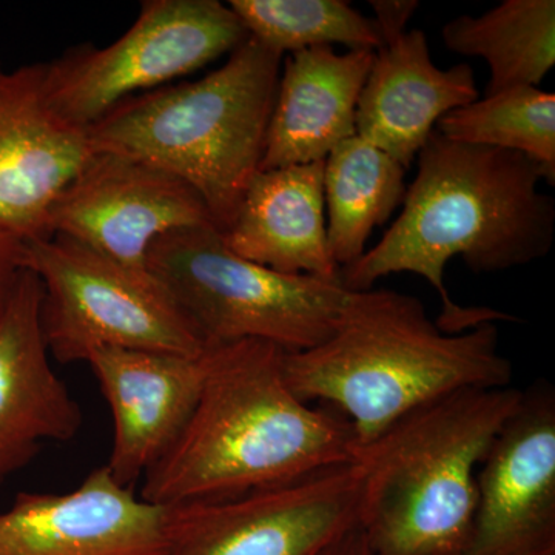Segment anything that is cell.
Masks as SVG:
<instances>
[{"label": "cell", "instance_id": "cell-1", "mask_svg": "<svg viewBox=\"0 0 555 555\" xmlns=\"http://www.w3.org/2000/svg\"><path fill=\"white\" fill-rule=\"evenodd\" d=\"M554 184L534 159L507 150L449 141L434 131L418 153V171L406 189L403 211L363 257L339 272L352 292L374 288L392 273H415L440 295L437 326L460 334L516 318L489 308H462L444 286L449 259L474 272H500L546 257L554 243V199L540 182Z\"/></svg>", "mask_w": 555, "mask_h": 555}, {"label": "cell", "instance_id": "cell-2", "mask_svg": "<svg viewBox=\"0 0 555 555\" xmlns=\"http://www.w3.org/2000/svg\"><path fill=\"white\" fill-rule=\"evenodd\" d=\"M207 349L198 404L142 478V500L175 506L230 499L356 462L349 420L288 386L286 350L257 339Z\"/></svg>", "mask_w": 555, "mask_h": 555}, {"label": "cell", "instance_id": "cell-3", "mask_svg": "<svg viewBox=\"0 0 555 555\" xmlns=\"http://www.w3.org/2000/svg\"><path fill=\"white\" fill-rule=\"evenodd\" d=\"M284 372L302 401L341 411L358 449L440 398L513 383L495 323L447 334L420 299L387 288L356 292L338 331L323 345L287 352Z\"/></svg>", "mask_w": 555, "mask_h": 555}, {"label": "cell", "instance_id": "cell-4", "mask_svg": "<svg viewBox=\"0 0 555 555\" xmlns=\"http://www.w3.org/2000/svg\"><path fill=\"white\" fill-rule=\"evenodd\" d=\"M521 390L467 389L404 415L357 451L358 525L375 555H463L477 476Z\"/></svg>", "mask_w": 555, "mask_h": 555}, {"label": "cell", "instance_id": "cell-5", "mask_svg": "<svg viewBox=\"0 0 555 555\" xmlns=\"http://www.w3.org/2000/svg\"><path fill=\"white\" fill-rule=\"evenodd\" d=\"M281 62L248 38L204 78L120 102L87 129L90 147L181 179L224 233L261 166Z\"/></svg>", "mask_w": 555, "mask_h": 555}, {"label": "cell", "instance_id": "cell-6", "mask_svg": "<svg viewBox=\"0 0 555 555\" xmlns=\"http://www.w3.org/2000/svg\"><path fill=\"white\" fill-rule=\"evenodd\" d=\"M147 268L206 347L257 339L302 352L338 331L356 297L339 278L291 275L238 257L215 225L160 236Z\"/></svg>", "mask_w": 555, "mask_h": 555}, {"label": "cell", "instance_id": "cell-7", "mask_svg": "<svg viewBox=\"0 0 555 555\" xmlns=\"http://www.w3.org/2000/svg\"><path fill=\"white\" fill-rule=\"evenodd\" d=\"M27 269L42 283V327L50 356L87 361L104 347L198 356L195 328L158 280L67 236L28 241Z\"/></svg>", "mask_w": 555, "mask_h": 555}, {"label": "cell", "instance_id": "cell-8", "mask_svg": "<svg viewBox=\"0 0 555 555\" xmlns=\"http://www.w3.org/2000/svg\"><path fill=\"white\" fill-rule=\"evenodd\" d=\"M247 39L218 0H145L108 47L82 43L47 64V100L57 116L87 130L120 102L206 67Z\"/></svg>", "mask_w": 555, "mask_h": 555}, {"label": "cell", "instance_id": "cell-9", "mask_svg": "<svg viewBox=\"0 0 555 555\" xmlns=\"http://www.w3.org/2000/svg\"><path fill=\"white\" fill-rule=\"evenodd\" d=\"M356 463L230 499L170 506L166 555H318L358 524Z\"/></svg>", "mask_w": 555, "mask_h": 555}, {"label": "cell", "instance_id": "cell-10", "mask_svg": "<svg viewBox=\"0 0 555 555\" xmlns=\"http://www.w3.org/2000/svg\"><path fill=\"white\" fill-rule=\"evenodd\" d=\"M203 225L215 222L190 185L147 164L105 152H93L62 190L49 217L50 236H67L142 272L149 270V250L156 240Z\"/></svg>", "mask_w": 555, "mask_h": 555}, {"label": "cell", "instance_id": "cell-11", "mask_svg": "<svg viewBox=\"0 0 555 555\" xmlns=\"http://www.w3.org/2000/svg\"><path fill=\"white\" fill-rule=\"evenodd\" d=\"M463 555H555V392L521 390L481 462L477 505Z\"/></svg>", "mask_w": 555, "mask_h": 555}, {"label": "cell", "instance_id": "cell-12", "mask_svg": "<svg viewBox=\"0 0 555 555\" xmlns=\"http://www.w3.org/2000/svg\"><path fill=\"white\" fill-rule=\"evenodd\" d=\"M170 516L101 466L65 494L17 495L0 513V555H166Z\"/></svg>", "mask_w": 555, "mask_h": 555}, {"label": "cell", "instance_id": "cell-13", "mask_svg": "<svg viewBox=\"0 0 555 555\" xmlns=\"http://www.w3.org/2000/svg\"><path fill=\"white\" fill-rule=\"evenodd\" d=\"M47 64L0 61V229L24 241L49 238L51 207L93 155L87 130L50 107Z\"/></svg>", "mask_w": 555, "mask_h": 555}, {"label": "cell", "instance_id": "cell-14", "mask_svg": "<svg viewBox=\"0 0 555 555\" xmlns=\"http://www.w3.org/2000/svg\"><path fill=\"white\" fill-rule=\"evenodd\" d=\"M90 364L113 420L107 466L133 488L173 447L203 392L208 349L198 356L104 347Z\"/></svg>", "mask_w": 555, "mask_h": 555}, {"label": "cell", "instance_id": "cell-15", "mask_svg": "<svg viewBox=\"0 0 555 555\" xmlns=\"http://www.w3.org/2000/svg\"><path fill=\"white\" fill-rule=\"evenodd\" d=\"M42 301V283L27 269L0 318V486L43 444L67 443L82 427L79 403L51 364Z\"/></svg>", "mask_w": 555, "mask_h": 555}, {"label": "cell", "instance_id": "cell-16", "mask_svg": "<svg viewBox=\"0 0 555 555\" xmlns=\"http://www.w3.org/2000/svg\"><path fill=\"white\" fill-rule=\"evenodd\" d=\"M469 64L438 68L422 30H406L375 51L357 107V134L411 167L438 120L478 100Z\"/></svg>", "mask_w": 555, "mask_h": 555}, {"label": "cell", "instance_id": "cell-17", "mask_svg": "<svg viewBox=\"0 0 555 555\" xmlns=\"http://www.w3.org/2000/svg\"><path fill=\"white\" fill-rule=\"evenodd\" d=\"M375 51L334 47L287 54L259 170L305 166L327 158L357 134V107Z\"/></svg>", "mask_w": 555, "mask_h": 555}, {"label": "cell", "instance_id": "cell-18", "mask_svg": "<svg viewBox=\"0 0 555 555\" xmlns=\"http://www.w3.org/2000/svg\"><path fill=\"white\" fill-rule=\"evenodd\" d=\"M324 160L259 170L224 233L238 257L276 272L335 280L327 243Z\"/></svg>", "mask_w": 555, "mask_h": 555}, {"label": "cell", "instance_id": "cell-19", "mask_svg": "<svg viewBox=\"0 0 555 555\" xmlns=\"http://www.w3.org/2000/svg\"><path fill=\"white\" fill-rule=\"evenodd\" d=\"M406 169L366 139H346L324 159L327 243L339 270L363 257L369 236L406 195Z\"/></svg>", "mask_w": 555, "mask_h": 555}, {"label": "cell", "instance_id": "cell-20", "mask_svg": "<svg viewBox=\"0 0 555 555\" xmlns=\"http://www.w3.org/2000/svg\"><path fill=\"white\" fill-rule=\"evenodd\" d=\"M441 36L454 53L486 61L491 76L485 96L539 87L555 65V2L503 0L481 16L449 21Z\"/></svg>", "mask_w": 555, "mask_h": 555}, {"label": "cell", "instance_id": "cell-21", "mask_svg": "<svg viewBox=\"0 0 555 555\" xmlns=\"http://www.w3.org/2000/svg\"><path fill=\"white\" fill-rule=\"evenodd\" d=\"M436 131L449 141L521 153L555 179V94L539 87L478 98L438 120Z\"/></svg>", "mask_w": 555, "mask_h": 555}, {"label": "cell", "instance_id": "cell-22", "mask_svg": "<svg viewBox=\"0 0 555 555\" xmlns=\"http://www.w3.org/2000/svg\"><path fill=\"white\" fill-rule=\"evenodd\" d=\"M248 38L281 56L341 43L349 50L378 51L382 35L372 17L345 0H230Z\"/></svg>", "mask_w": 555, "mask_h": 555}, {"label": "cell", "instance_id": "cell-23", "mask_svg": "<svg viewBox=\"0 0 555 555\" xmlns=\"http://www.w3.org/2000/svg\"><path fill=\"white\" fill-rule=\"evenodd\" d=\"M25 270H27V241L0 229V318L9 308Z\"/></svg>", "mask_w": 555, "mask_h": 555}, {"label": "cell", "instance_id": "cell-24", "mask_svg": "<svg viewBox=\"0 0 555 555\" xmlns=\"http://www.w3.org/2000/svg\"><path fill=\"white\" fill-rule=\"evenodd\" d=\"M371 5L375 13L372 20L377 24L383 46L406 31L408 22L418 9L416 0H372Z\"/></svg>", "mask_w": 555, "mask_h": 555}, {"label": "cell", "instance_id": "cell-25", "mask_svg": "<svg viewBox=\"0 0 555 555\" xmlns=\"http://www.w3.org/2000/svg\"><path fill=\"white\" fill-rule=\"evenodd\" d=\"M318 555H375L369 546L366 535L360 525L339 534Z\"/></svg>", "mask_w": 555, "mask_h": 555}]
</instances>
